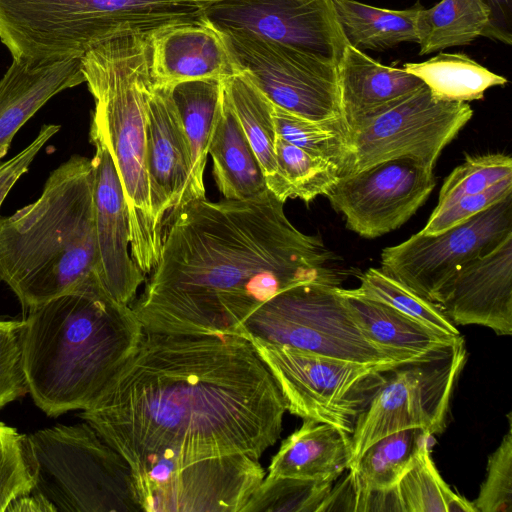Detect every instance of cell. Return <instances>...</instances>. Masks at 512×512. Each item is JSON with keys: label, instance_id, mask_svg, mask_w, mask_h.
Here are the masks:
<instances>
[{"label": "cell", "instance_id": "19", "mask_svg": "<svg viewBox=\"0 0 512 512\" xmlns=\"http://www.w3.org/2000/svg\"><path fill=\"white\" fill-rule=\"evenodd\" d=\"M146 167L157 226L165 215L195 201L190 146L172 88L153 87L146 108Z\"/></svg>", "mask_w": 512, "mask_h": 512}, {"label": "cell", "instance_id": "7", "mask_svg": "<svg viewBox=\"0 0 512 512\" xmlns=\"http://www.w3.org/2000/svg\"><path fill=\"white\" fill-rule=\"evenodd\" d=\"M35 487L55 512L141 511L127 461L87 422L26 435Z\"/></svg>", "mask_w": 512, "mask_h": 512}, {"label": "cell", "instance_id": "2", "mask_svg": "<svg viewBox=\"0 0 512 512\" xmlns=\"http://www.w3.org/2000/svg\"><path fill=\"white\" fill-rule=\"evenodd\" d=\"M270 190L247 200L192 201L165 231L160 256L131 304L144 330L235 334L274 295L301 284L340 286L336 256L298 230Z\"/></svg>", "mask_w": 512, "mask_h": 512}, {"label": "cell", "instance_id": "24", "mask_svg": "<svg viewBox=\"0 0 512 512\" xmlns=\"http://www.w3.org/2000/svg\"><path fill=\"white\" fill-rule=\"evenodd\" d=\"M352 462L351 435L324 422L303 419L273 456L266 477L333 482Z\"/></svg>", "mask_w": 512, "mask_h": 512}, {"label": "cell", "instance_id": "16", "mask_svg": "<svg viewBox=\"0 0 512 512\" xmlns=\"http://www.w3.org/2000/svg\"><path fill=\"white\" fill-rule=\"evenodd\" d=\"M205 18L219 30H240L338 63L348 44L332 0H221Z\"/></svg>", "mask_w": 512, "mask_h": 512}, {"label": "cell", "instance_id": "30", "mask_svg": "<svg viewBox=\"0 0 512 512\" xmlns=\"http://www.w3.org/2000/svg\"><path fill=\"white\" fill-rule=\"evenodd\" d=\"M225 82L236 116L261 164L267 187L280 199L281 181L275 155L277 133L272 115L273 104L244 70Z\"/></svg>", "mask_w": 512, "mask_h": 512}, {"label": "cell", "instance_id": "29", "mask_svg": "<svg viewBox=\"0 0 512 512\" xmlns=\"http://www.w3.org/2000/svg\"><path fill=\"white\" fill-rule=\"evenodd\" d=\"M402 68L418 77L432 97L440 101L480 100L487 89L507 83L505 77L463 53L441 52L423 62L405 63Z\"/></svg>", "mask_w": 512, "mask_h": 512}, {"label": "cell", "instance_id": "15", "mask_svg": "<svg viewBox=\"0 0 512 512\" xmlns=\"http://www.w3.org/2000/svg\"><path fill=\"white\" fill-rule=\"evenodd\" d=\"M436 186L433 170L410 158L377 163L340 176L324 195L364 238H377L406 223Z\"/></svg>", "mask_w": 512, "mask_h": 512}, {"label": "cell", "instance_id": "9", "mask_svg": "<svg viewBox=\"0 0 512 512\" xmlns=\"http://www.w3.org/2000/svg\"><path fill=\"white\" fill-rule=\"evenodd\" d=\"M250 340L279 385L287 411L350 435L388 371L399 366L334 359L259 338Z\"/></svg>", "mask_w": 512, "mask_h": 512}, {"label": "cell", "instance_id": "8", "mask_svg": "<svg viewBox=\"0 0 512 512\" xmlns=\"http://www.w3.org/2000/svg\"><path fill=\"white\" fill-rule=\"evenodd\" d=\"M129 467L146 512H242L265 477L260 459L244 454L200 457L159 450Z\"/></svg>", "mask_w": 512, "mask_h": 512}, {"label": "cell", "instance_id": "6", "mask_svg": "<svg viewBox=\"0 0 512 512\" xmlns=\"http://www.w3.org/2000/svg\"><path fill=\"white\" fill-rule=\"evenodd\" d=\"M192 0H0V41L12 58H81L120 35L205 18Z\"/></svg>", "mask_w": 512, "mask_h": 512}, {"label": "cell", "instance_id": "37", "mask_svg": "<svg viewBox=\"0 0 512 512\" xmlns=\"http://www.w3.org/2000/svg\"><path fill=\"white\" fill-rule=\"evenodd\" d=\"M507 178H512L510 156L501 153L466 156L464 162L444 180L432 213L440 212L460 198L480 193Z\"/></svg>", "mask_w": 512, "mask_h": 512}, {"label": "cell", "instance_id": "28", "mask_svg": "<svg viewBox=\"0 0 512 512\" xmlns=\"http://www.w3.org/2000/svg\"><path fill=\"white\" fill-rule=\"evenodd\" d=\"M224 80L203 79L172 88L192 158L195 200L205 199L204 170Z\"/></svg>", "mask_w": 512, "mask_h": 512}, {"label": "cell", "instance_id": "23", "mask_svg": "<svg viewBox=\"0 0 512 512\" xmlns=\"http://www.w3.org/2000/svg\"><path fill=\"white\" fill-rule=\"evenodd\" d=\"M360 331L396 363L427 358L453 345L459 337L439 333L393 307L337 288Z\"/></svg>", "mask_w": 512, "mask_h": 512}, {"label": "cell", "instance_id": "5", "mask_svg": "<svg viewBox=\"0 0 512 512\" xmlns=\"http://www.w3.org/2000/svg\"><path fill=\"white\" fill-rule=\"evenodd\" d=\"M150 36L113 37L80 58L95 103L91 125L100 132L118 172L128 210L131 255L144 274L157 264L163 240L152 212L146 167V108L154 87Z\"/></svg>", "mask_w": 512, "mask_h": 512}, {"label": "cell", "instance_id": "3", "mask_svg": "<svg viewBox=\"0 0 512 512\" xmlns=\"http://www.w3.org/2000/svg\"><path fill=\"white\" fill-rule=\"evenodd\" d=\"M93 180L92 160L72 155L36 201L0 216V280L23 311L66 294L110 296L99 272Z\"/></svg>", "mask_w": 512, "mask_h": 512}, {"label": "cell", "instance_id": "12", "mask_svg": "<svg viewBox=\"0 0 512 512\" xmlns=\"http://www.w3.org/2000/svg\"><path fill=\"white\" fill-rule=\"evenodd\" d=\"M220 31L243 70L272 104L310 121H345L336 61L250 32Z\"/></svg>", "mask_w": 512, "mask_h": 512}, {"label": "cell", "instance_id": "4", "mask_svg": "<svg viewBox=\"0 0 512 512\" xmlns=\"http://www.w3.org/2000/svg\"><path fill=\"white\" fill-rule=\"evenodd\" d=\"M24 322L28 392L50 417L91 406L143 334L131 306L104 294L59 296L30 308Z\"/></svg>", "mask_w": 512, "mask_h": 512}, {"label": "cell", "instance_id": "43", "mask_svg": "<svg viewBox=\"0 0 512 512\" xmlns=\"http://www.w3.org/2000/svg\"><path fill=\"white\" fill-rule=\"evenodd\" d=\"M489 11L484 37L507 45L512 43V0H481Z\"/></svg>", "mask_w": 512, "mask_h": 512}, {"label": "cell", "instance_id": "13", "mask_svg": "<svg viewBox=\"0 0 512 512\" xmlns=\"http://www.w3.org/2000/svg\"><path fill=\"white\" fill-rule=\"evenodd\" d=\"M472 116L467 102L436 100L424 84L394 107L349 132L354 156L351 173L403 157L434 170L443 149Z\"/></svg>", "mask_w": 512, "mask_h": 512}, {"label": "cell", "instance_id": "17", "mask_svg": "<svg viewBox=\"0 0 512 512\" xmlns=\"http://www.w3.org/2000/svg\"><path fill=\"white\" fill-rule=\"evenodd\" d=\"M89 137L95 147L91 160L100 277L115 301L131 306L146 274L131 255L127 204L112 156L100 132L92 125Z\"/></svg>", "mask_w": 512, "mask_h": 512}, {"label": "cell", "instance_id": "20", "mask_svg": "<svg viewBox=\"0 0 512 512\" xmlns=\"http://www.w3.org/2000/svg\"><path fill=\"white\" fill-rule=\"evenodd\" d=\"M242 71L223 33L206 18L151 33L150 72L156 88L194 80H226Z\"/></svg>", "mask_w": 512, "mask_h": 512}, {"label": "cell", "instance_id": "27", "mask_svg": "<svg viewBox=\"0 0 512 512\" xmlns=\"http://www.w3.org/2000/svg\"><path fill=\"white\" fill-rule=\"evenodd\" d=\"M431 435L410 428L386 435L372 443L349 467L355 491V511L367 493L395 487L411 467L423 439Z\"/></svg>", "mask_w": 512, "mask_h": 512}, {"label": "cell", "instance_id": "31", "mask_svg": "<svg viewBox=\"0 0 512 512\" xmlns=\"http://www.w3.org/2000/svg\"><path fill=\"white\" fill-rule=\"evenodd\" d=\"M489 11L481 0H441L417 15L419 55L470 44L483 33Z\"/></svg>", "mask_w": 512, "mask_h": 512}, {"label": "cell", "instance_id": "14", "mask_svg": "<svg viewBox=\"0 0 512 512\" xmlns=\"http://www.w3.org/2000/svg\"><path fill=\"white\" fill-rule=\"evenodd\" d=\"M512 234V194L441 233L420 231L386 247L381 268L436 303L439 290L465 263L489 252Z\"/></svg>", "mask_w": 512, "mask_h": 512}, {"label": "cell", "instance_id": "26", "mask_svg": "<svg viewBox=\"0 0 512 512\" xmlns=\"http://www.w3.org/2000/svg\"><path fill=\"white\" fill-rule=\"evenodd\" d=\"M341 31L349 45L361 51H383L403 42H417V15L423 7L391 10L356 0H332Z\"/></svg>", "mask_w": 512, "mask_h": 512}, {"label": "cell", "instance_id": "21", "mask_svg": "<svg viewBox=\"0 0 512 512\" xmlns=\"http://www.w3.org/2000/svg\"><path fill=\"white\" fill-rule=\"evenodd\" d=\"M79 58H13L0 80V161L19 129L52 97L84 83Z\"/></svg>", "mask_w": 512, "mask_h": 512}, {"label": "cell", "instance_id": "25", "mask_svg": "<svg viewBox=\"0 0 512 512\" xmlns=\"http://www.w3.org/2000/svg\"><path fill=\"white\" fill-rule=\"evenodd\" d=\"M223 81L208 154L213 175L227 200H247L269 190L261 164L232 106Z\"/></svg>", "mask_w": 512, "mask_h": 512}, {"label": "cell", "instance_id": "42", "mask_svg": "<svg viewBox=\"0 0 512 512\" xmlns=\"http://www.w3.org/2000/svg\"><path fill=\"white\" fill-rule=\"evenodd\" d=\"M60 128L56 124H43L31 143L10 159L0 161V207L16 182L27 172L36 155Z\"/></svg>", "mask_w": 512, "mask_h": 512}, {"label": "cell", "instance_id": "22", "mask_svg": "<svg viewBox=\"0 0 512 512\" xmlns=\"http://www.w3.org/2000/svg\"><path fill=\"white\" fill-rule=\"evenodd\" d=\"M337 66L341 110L349 132L424 85L403 68L384 65L349 44Z\"/></svg>", "mask_w": 512, "mask_h": 512}, {"label": "cell", "instance_id": "35", "mask_svg": "<svg viewBox=\"0 0 512 512\" xmlns=\"http://www.w3.org/2000/svg\"><path fill=\"white\" fill-rule=\"evenodd\" d=\"M275 155L281 181L280 199L299 198L306 204L325 195L340 177L338 168L277 135Z\"/></svg>", "mask_w": 512, "mask_h": 512}, {"label": "cell", "instance_id": "10", "mask_svg": "<svg viewBox=\"0 0 512 512\" xmlns=\"http://www.w3.org/2000/svg\"><path fill=\"white\" fill-rule=\"evenodd\" d=\"M337 288L308 283L284 290L245 319L240 335L334 359L400 365L366 339Z\"/></svg>", "mask_w": 512, "mask_h": 512}, {"label": "cell", "instance_id": "41", "mask_svg": "<svg viewBox=\"0 0 512 512\" xmlns=\"http://www.w3.org/2000/svg\"><path fill=\"white\" fill-rule=\"evenodd\" d=\"M511 194L512 178L504 179L480 193L460 198L440 212L431 213L420 232L426 235L441 233L465 222Z\"/></svg>", "mask_w": 512, "mask_h": 512}, {"label": "cell", "instance_id": "11", "mask_svg": "<svg viewBox=\"0 0 512 512\" xmlns=\"http://www.w3.org/2000/svg\"><path fill=\"white\" fill-rule=\"evenodd\" d=\"M465 362L461 337L427 358L389 370L385 383L356 421L351 434V464L372 443L391 433L410 428L431 435L443 432L451 395Z\"/></svg>", "mask_w": 512, "mask_h": 512}, {"label": "cell", "instance_id": "39", "mask_svg": "<svg viewBox=\"0 0 512 512\" xmlns=\"http://www.w3.org/2000/svg\"><path fill=\"white\" fill-rule=\"evenodd\" d=\"M496 450L489 456L487 474L473 502L477 512H512V421Z\"/></svg>", "mask_w": 512, "mask_h": 512}, {"label": "cell", "instance_id": "36", "mask_svg": "<svg viewBox=\"0 0 512 512\" xmlns=\"http://www.w3.org/2000/svg\"><path fill=\"white\" fill-rule=\"evenodd\" d=\"M333 482L264 477L242 512H320Z\"/></svg>", "mask_w": 512, "mask_h": 512}, {"label": "cell", "instance_id": "1", "mask_svg": "<svg viewBox=\"0 0 512 512\" xmlns=\"http://www.w3.org/2000/svg\"><path fill=\"white\" fill-rule=\"evenodd\" d=\"M287 403L251 340L143 329L132 355L80 417L129 464L170 450L260 459Z\"/></svg>", "mask_w": 512, "mask_h": 512}, {"label": "cell", "instance_id": "44", "mask_svg": "<svg viewBox=\"0 0 512 512\" xmlns=\"http://www.w3.org/2000/svg\"><path fill=\"white\" fill-rule=\"evenodd\" d=\"M6 512H55L51 503L41 494L32 491L14 500Z\"/></svg>", "mask_w": 512, "mask_h": 512}, {"label": "cell", "instance_id": "18", "mask_svg": "<svg viewBox=\"0 0 512 512\" xmlns=\"http://www.w3.org/2000/svg\"><path fill=\"white\" fill-rule=\"evenodd\" d=\"M436 303L454 325H481L512 335V234L465 263L439 290Z\"/></svg>", "mask_w": 512, "mask_h": 512}, {"label": "cell", "instance_id": "32", "mask_svg": "<svg viewBox=\"0 0 512 512\" xmlns=\"http://www.w3.org/2000/svg\"><path fill=\"white\" fill-rule=\"evenodd\" d=\"M427 435L413 464L392 489L398 511L477 512L473 502L454 492L442 479L430 456Z\"/></svg>", "mask_w": 512, "mask_h": 512}, {"label": "cell", "instance_id": "34", "mask_svg": "<svg viewBox=\"0 0 512 512\" xmlns=\"http://www.w3.org/2000/svg\"><path fill=\"white\" fill-rule=\"evenodd\" d=\"M344 291L385 303L439 333L461 336L438 303L419 295L382 269L369 268L360 276L359 287Z\"/></svg>", "mask_w": 512, "mask_h": 512}, {"label": "cell", "instance_id": "45", "mask_svg": "<svg viewBox=\"0 0 512 512\" xmlns=\"http://www.w3.org/2000/svg\"><path fill=\"white\" fill-rule=\"evenodd\" d=\"M192 1H195V2H197V3H199V4L203 5V6L207 7V6L211 5V4L219 2L221 0H192Z\"/></svg>", "mask_w": 512, "mask_h": 512}, {"label": "cell", "instance_id": "33", "mask_svg": "<svg viewBox=\"0 0 512 512\" xmlns=\"http://www.w3.org/2000/svg\"><path fill=\"white\" fill-rule=\"evenodd\" d=\"M272 115L279 137L331 162L338 168L340 176L351 173L354 156L345 121H310L274 104Z\"/></svg>", "mask_w": 512, "mask_h": 512}, {"label": "cell", "instance_id": "38", "mask_svg": "<svg viewBox=\"0 0 512 512\" xmlns=\"http://www.w3.org/2000/svg\"><path fill=\"white\" fill-rule=\"evenodd\" d=\"M35 478L26 448V435L0 422V512L29 494Z\"/></svg>", "mask_w": 512, "mask_h": 512}, {"label": "cell", "instance_id": "40", "mask_svg": "<svg viewBox=\"0 0 512 512\" xmlns=\"http://www.w3.org/2000/svg\"><path fill=\"white\" fill-rule=\"evenodd\" d=\"M24 319H0V409L28 392L23 360Z\"/></svg>", "mask_w": 512, "mask_h": 512}]
</instances>
